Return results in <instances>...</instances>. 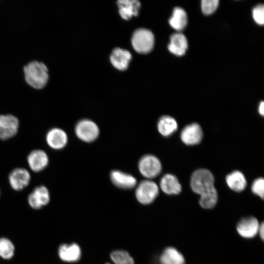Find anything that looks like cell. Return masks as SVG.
I'll return each instance as SVG.
<instances>
[{
  "mask_svg": "<svg viewBox=\"0 0 264 264\" xmlns=\"http://www.w3.org/2000/svg\"><path fill=\"white\" fill-rule=\"evenodd\" d=\"M192 190L200 195L199 204L203 208L211 209L218 201V193L214 186V177L212 173L205 169L195 171L191 178Z\"/></svg>",
  "mask_w": 264,
  "mask_h": 264,
  "instance_id": "cell-1",
  "label": "cell"
},
{
  "mask_svg": "<svg viewBox=\"0 0 264 264\" xmlns=\"http://www.w3.org/2000/svg\"><path fill=\"white\" fill-rule=\"evenodd\" d=\"M25 79L26 82L36 89L43 88L48 79V69L42 62L32 61L24 67Z\"/></svg>",
  "mask_w": 264,
  "mask_h": 264,
  "instance_id": "cell-2",
  "label": "cell"
},
{
  "mask_svg": "<svg viewBox=\"0 0 264 264\" xmlns=\"http://www.w3.org/2000/svg\"><path fill=\"white\" fill-rule=\"evenodd\" d=\"M154 38L149 30L140 28L135 30L132 38L133 48L138 53H147L153 49Z\"/></svg>",
  "mask_w": 264,
  "mask_h": 264,
  "instance_id": "cell-3",
  "label": "cell"
},
{
  "mask_svg": "<svg viewBox=\"0 0 264 264\" xmlns=\"http://www.w3.org/2000/svg\"><path fill=\"white\" fill-rule=\"evenodd\" d=\"M74 130L76 135L80 140L88 143L96 140L99 134V129L97 125L88 119L78 121Z\"/></svg>",
  "mask_w": 264,
  "mask_h": 264,
  "instance_id": "cell-4",
  "label": "cell"
},
{
  "mask_svg": "<svg viewBox=\"0 0 264 264\" xmlns=\"http://www.w3.org/2000/svg\"><path fill=\"white\" fill-rule=\"evenodd\" d=\"M138 166L140 174L148 179L157 176L162 169L160 160L152 154H146L142 156L139 160Z\"/></svg>",
  "mask_w": 264,
  "mask_h": 264,
  "instance_id": "cell-5",
  "label": "cell"
},
{
  "mask_svg": "<svg viewBox=\"0 0 264 264\" xmlns=\"http://www.w3.org/2000/svg\"><path fill=\"white\" fill-rule=\"evenodd\" d=\"M159 189L154 181L149 179L140 182L135 191L137 200L143 204L151 203L158 196Z\"/></svg>",
  "mask_w": 264,
  "mask_h": 264,
  "instance_id": "cell-6",
  "label": "cell"
},
{
  "mask_svg": "<svg viewBox=\"0 0 264 264\" xmlns=\"http://www.w3.org/2000/svg\"><path fill=\"white\" fill-rule=\"evenodd\" d=\"M20 126L18 118L12 114L0 115V139H9L18 133Z\"/></svg>",
  "mask_w": 264,
  "mask_h": 264,
  "instance_id": "cell-7",
  "label": "cell"
},
{
  "mask_svg": "<svg viewBox=\"0 0 264 264\" xmlns=\"http://www.w3.org/2000/svg\"><path fill=\"white\" fill-rule=\"evenodd\" d=\"M31 174L24 168L18 167L13 169L8 176V181L11 187L15 191H20L26 188L30 183Z\"/></svg>",
  "mask_w": 264,
  "mask_h": 264,
  "instance_id": "cell-8",
  "label": "cell"
},
{
  "mask_svg": "<svg viewBox=\"0 0 264 264\" xmlns=\"http://www.w3.org/2000/svg\"><path fill=\"white\" fill-rule=\"evenodd\" d=\"M49 157L47 153L41 149L31 151L27 157V162L30 169L39 173L45 169L49 164Z\"/></svg>",
  "mask_w": 264,
  "mask_h": 264,
  "instance_id": "cell-9",
  "label": "cell"
},
{
  "mask_svg": "<svg viewBox=\"0 0 264 264\" xmlns=\"http://www.w3.org/2000/svg\"><path fill=\"white\" fill-rule=\"evenodd\" d=\"M47 145L52 149L59 150L65 148L68 142V136L66 132L59 128L50 129L45 135Z\"/></svg>",
  "mask_w": 264,
  "mask_h": 264,
  "instance_id": "cell-10",
  "label": "cell"
},
{
  "mask_svg": "<svg viewBox=\"0 0 264 264\" xmlns=\"http://www.w3.org/2000/svg\"><path fill=\"white\" fill-rule=\"evenodd\" d=\"M203 132L199 124L194 123L185 126L180 133L182 141L188 145L198 144L202 140Z\"/></svg>",
  "mask_w": 264,
  "mask_h": 264,
  "instance_id": "cell-11",
  "label": "cell"
},
{
  "mask_svg": "<svg viewBox=\"0 0 264 264\" xmlns=\"http://www.w3.org/2000/svg\"><path fill=\"white\" fill-rule=\"evenodd\" d=\"M110 178L111 182L115 186L123 189H132L137 183V180L135 177L119 170L112 171L110 174Z\"/></svg>",
  "mask_w": 264,
  "mask_h": 264,
  "instance_id": "cell-12",
  "label": "cell"
},
{
  "mask_svg": "<svg viewBox=\"0 0 264 264\" xmlns=\"http://www.w3.org/2000/svg\"><path fill=\"white\" fill-rule=\"evenodd\" d=\"M259 225L257 219L249 217L242 219L238 222L237 229L242 237L252 238L258 233Z\"/></svg>",
  "mask_w": 264,
  "mask_h": 264,
  "instance_id": "cell-13",
  "label": "cell"
},
{
  "mask_svg": "<svg viewBox=\"0 0 264 264\" xmlns=\"http://www.w3.org/2000/svg\"><path fill=\"white\" fill-rule=\"evenodd\" d=\"M131 59V53L128 50L120 48L114 49L110 56L112 65L121 70H124L128 68Z\"/></svg>",
  "mask_w": 264,
  "mask_h": 264,
  "instance_id": "cell-14",
  "label": "cell"
},
{
  "mask_svg": "<svg viewBox=\"0 0 264 264\" xmlns=\"http://www.w3.org/2000/svg\"><path fill=\"white\" fill-rule=\"evenodd\" d=\"M119 12L122 18L129 20L138 15L140 3L136 0H122L117 1Z\"/></svg>",
  "mask_w": 264,
  "mask_h": 264,
  "instance_id": "cell-15",
  "label": "cell"
},
{
  "mask_svg": "<svg viewBox=\"0 0 264 264\" xmlns=\"http://www.w3.org/2000/svg\"><path fill=\"white\" fill-rule=\"evenodd\" d=\"M188 47V42L186 37L181 33L173 34L170 38V42L168 48L172 53L177 55H183Z\"/></svg>",
  "mask_w": 264,
  "mask_h": 264,
  "instance_id": "cell-16",
  "label": "cell"
},
{
  "mask_svg": "<svg viewBox=\"0 0 264 264\" xmlns=\"http://www.w3.org/2000/svg\"><path fill=\"white\" fill-rule=\"evenodd\" d=\"M58 255L60 258L64 262H74L80 259L81 250L77 244H64L59 247Z\"/></svg>",
  "mask_w": 264,
  "mask_h": 264,
  "instance_id": "cell-17",
  "label": "cell"
},
{
  "mask_svg": "<svg viewBox=\"0 0 264 264\" xmlns=\"http://www.w3.org/2000/svg\"><path fill=\"white\" fill-rule=\"evenodd\" d=\"M161 189L168 195L178 194L181 191V185L176 176L172 174L165 175L160 181Z\"/></svg>",
  "mask_w": 264,
  "mask_h": 264,
  "instance_id": "cell-18",
  "label": "cell"
},
{
  "mask_svg": "<svg viewBox=\"0 0 264 264\" xmlns=\"http://www.w3.org/2000/svg\"><path fill=\"white\" fill-rule=\"evenodd\" d=\"M226 182L228 187L233 191L241 192L246 186V180L243 174L240 171H235L226 177Z\"/></svg>",
  "mask_w": 264,
  "mask_h": 264,
  "instance_id": "cell-19",
  "label": "cell"
},
{
  "mask_svg": "<svg viewBox=\"0 0 264 264\" xmlns=\"http://www.w3.org/2000/svg\"><path fill=\"white\" fill-rule=\"evenodd\" d=\"M157 130L164 136H169L174 133L177 129V123L172 117L164 115L161 117L157 122Z\"/></svg>",
  "mask_w": 264,
  "mask_h": 264,
  "instance_id": "cell-20",
  "label": "cell"
},
{
  "mask_svg": "<svg viewBox=\"0 0 264 264\" xmlns=\"http://www.w3.org/2000/svg\"><path fill=\"white\" fill-rule=\"evenodd\" d=\"M161 264H184L183 255L173 247L166 248L160 258Z\"/></svg>",
  "mask_w": 264,
  "mask_h": 264,
  "instance_id": "cell-21",
  "label": "cell"
},
{
  "mask_svg": "<svg viewBox=\"0 0 264 264\" xmlns=\"http://www.w3.org/2000/svg\"><path fill=\"white\" fill-rule=\"evenodd\" d=\"M187 17L186 12L182 8L176 7L169 19L170 25L175 30L180 31L186 25Z\"/></svg>",
  "mask_w": 264,
  "mask_h": 264,
  "instance_id": "cell-22",
  "label": "cell"
},
{
  "mask_svg": "<svg viewBox=\"0 0 264 264\" xmlns=\"http://www.w3.org/2000/svg\"><path fill=\"white\" fill-rule=\"evenodd\" d=\"M15 246L7 238H0V257L4 259H10L14 255Z\"/></svg>",
  "mask_w": 264,
  "mask_h": 264,
  "instance_id": "cell-23",
  "label": "cell"
},
{
  "mask_svg": "<svg viewBox=\"0 0 264 264\" xmlns=\"http://www.w3.org/2000/svg\"><path fill=\"white\" fill-rule=\"evenodd\" d=\"M32 193L42 206L49 203L50 199V193L46 186H38L33 189Z\"/></svg>",
  "mask_w": 264,
  "mask_h": 264,
  "instance_id": "cell-24",
  "label": "cell"
},
{
  "mask_svg": "<svg viewBox=\"0 0 264 264\" xmlns=\"http://www.w3.org/2000/svg\"><path fill=\"white\" fill-rule=\"evenodd\" d=\"M110 258L114 264H134L132 257L128 252L123 250L112 252L110 254Z\"/></svg>",
  "mask_w": 264,
  "mask_h": 264,
  "instance_id": "cell-25",
  "label": "cell"
},
{
  "mask_svg": "<svg viewBox=\"0 0 264 264\" xmlns=\"http://www.w3.org/2000/svg\"><path fill=\"white\" fill-rule=\"evenodd\" d=\"M219 1L218 0H203L201 1V9L205 15H209L213 13L218 7Z\"/></svg>",
  "mask_w": 264,
  "mask_h": 264,
  "instance_id": "cell-26",
  "label": "cell"
},
{
  "mask_svg": "<svg viewBox=\"0 0 264 264\" xmlns=\"http://www.w3.org/2000/svg\"><path fill=\"white\" fill-rule=\"evenodd\" d=\"M251 190L254 194L263 199L264 196V179L262 177L255 179L252 184Z\"/></svg>",
  "mask_w": 264,
  "mask_h": 264,
  "instance_id": "cell-27",
  "label": "cell"
},
{
  "mask_svg": "<svg viewBox=\"0 0 264 264\" xmlns=\"http://www.w3.org/2000/svg\"><path fill=\"white\" fill-rule=\"evenodd\" d=\"M253 18L258 24L263 25L264 23V6L259 4L255 6L252 11Z\"/></svg>",
  "mask_w": 264,
  "mask_h": 264,
  "instance_id": "cell-28",
  "label": "cell"
},
{
  "mask_svg": "<svg viewBox=\"0 0 264 264\" xmlns=\"http://www.w3.org/2000/svg\"><path fill=\"white\" fill-rule=\"evenodd\" d=\"M27 201L29 206L33 209H39L43 207L32 192L28 195Z\"/></svg>",
  "mask_w": 264,
  "mask_h": 264,
  "instance_id": "cell-29",
  "label": "cell"
},
{
  "mask_svg": "<svg viewBox=\"0 0 264 264\" xmlns=\"http://www.w3.org/2000/svg\"><path fill=\"white\" fill-rule=\"evenodd\" d=\"M258 232L259 233L261 239L263 240L264 238V225L263 222L260 224Z\"/></svg>",
  "mask_w": 264,
  "mask_h": 264,
  "instance_id": "cell-30",
  "label": "cell"
},
{
  "mask_svg": "<svg viewBox=\"0 0 264 264\" xmlns=\"http://www.w3.org/2000/svg\"><path fill=\"white\" fill-rule=\"evenodd\" d=\"M258 110L259 113L262 115L264 116V101H262L259 105Z\"/></svg>",
  "mask_w": 264,
  "mask_h": 264,
  "instance_id": "cell-31",
  "label": "cell"
}]
</instances>
